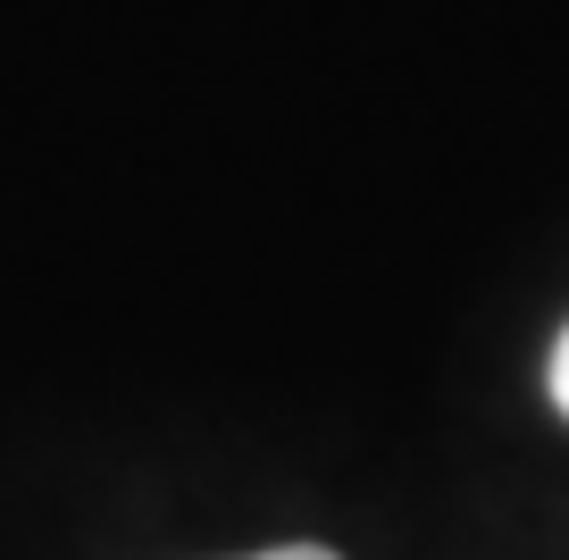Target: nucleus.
I'll use <instances>...</instances> for the list:
<instances>
[{
  "label": "nucleus",
  "instance_id": "nucleus-1",
  "mask_svg": "<svg viewBox=\"0 0 569 560\" xmlns=\"http://www.w3.org/2000/svg\"><path fill=\"white\" fill-rule=\"evenodd\" d=\"M545 386H552V410L569 419V327H561V343H552V368H545Z\"/></svg>",
  "mask_w": 569,
  "mask_h": 560
},
{
  "label": "nucleus",
  "instance_id": "nucleus-2",
  "mask_svg": "<svg viewBox=\"0 0 569 560\" xmlns=\"http://www.w3.org/2000/svg\"><path fill=\"white\" fill-rule=\"evenodd\" d=\"M251 560H336L327 543H277V552H251Z\"/></svg>",
  "mask_w": 569,
  "mask_h": 560
}]
</instances>
